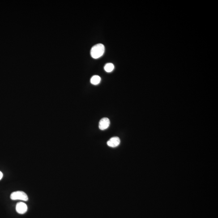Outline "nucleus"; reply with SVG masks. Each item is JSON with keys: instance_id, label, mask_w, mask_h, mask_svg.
Returning <instances> with one entry per match:
<instances>
[{"instance_id": "obj_1", "label": "nucleus", "mask_w": 218, "mask_h": 218, "mask_svg": "<svg viewBox=\"0 0 218 218\" xmlns=\"http://www.w3.org/2000/svg\"><path fill=\"white\" fill-rule=\"evenodd\" d=\"M105 51V47L103 44H97L92 47L91 51V57L94 59H98L101 57Z\"/></svg>"}, {"instance_id": "obj_2", "label": "nucleus", "mask_w": 218, "mask_h": 218, "mask_svg": "<svg viewBox=\"0 0 218 218\" xmlns=\"http://www.w3.org/2000/svg\"><path fill=\"white\" fill-rule=\"evenodd\" d=\"M10 198L12 200H21L27 201L28 200V195L23 191H16L11 193Z\"/></svg>"}, {"instance_id": "obj_3", "label": "nucleus", "mask_w": 218, "mask_h": 218, "mask_svg": "<svg viewBox=\"0 0 218 218\" xmlns=\"http://www.w3.org/2000/svg\"><path fill=\"white\" fill-rule=\"evenodd\" d=\"M110 125V121L107 117H104L99 122V127L101 130H105L109 127Z\"/></svg>"}, {"instance_id": "obj_4", "label": "nucleus", "mask_w": 218, "mask_h": 218, "mask_svg": "<svg viewBox=\"0 0 218 218\" xmlns=\"http://www.w3.org/2000/svg\"><path fill=\"white\" fill-rule=\"evenodd\" d=\"M28 210V207L26 204L20 202L17 203L16 206V210L17 212L20 214L25 213Z\"/></svg>"}, {"instance_id": "obj_5", "label": "nucleus", "mask_w": 218, "mask_h": 218, "mask_svg": "<svg viewBox=\"0 0 218 218\" xmlns=\"http://www.w3.org/2000/svg\"><path fill=\"white\" fill-rule=\"evenodd\" d=\"M120 142H121V141H120V138L118 137H114L111 138L107 142V145L109 147H115L119 145Z\"/></svg>"}, {"instance_id": "obj_6", "label": "nucleus", "mask_w": 218, "mask_h": 218, "mask_svg": "<svg viewBox=\"0 0 218 218\" xmlns=\"http://www.w3.org/2000/svg\"><path fill=\"white\" fill-rule=\"evenodd\" d=\"M101 78L98 75H94L92 77L91 79V83L93 85L99 84L101 81Z\"/></svg>"}, {"instance_id": "obj_7", "label": "nucleus", "mask_w": 218, "mask_h": 218, "mask_svg": "<svg viewBox=\"0 0 218 218\" xmlns=\"http://www.w3.org/2000/svg\"><path fill=\"white\" fill-rule=\"evenodd\" d=\"M114 66L112 63H108L105 65L104 70L107 72H111L114 69Z\"/></svg>"}, {"instance_id": "obj_8", "label": "nucleus", "mask_w": 218, "mask_h": 218, "mask_svg": "<svg viewBox=\"0 0 218 218\" xmlns=\"http://www.w3.org/2000/svg\"><path fill=\"white\" fill-rule=\"evenodd\" d=\"M2 177H3V174H2V172L0 171V180L2 179Z\"/></svg>"}]
</instances>
